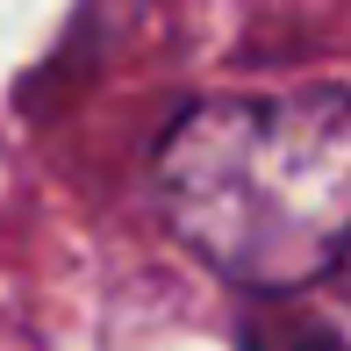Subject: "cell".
<instances>
[{
    "label": "cell",
    "mask_w": 351,
    "mask_h": 351,
    "mask_svg": "<svg viewBox=\"0 0 351 351\" xmlns=\"http://www.w3.org/2000/svg\"><path fill=\"white\" fill-rule=\"evenodd\" d=\"M337 273H344V280H351V258H344V265H337Z\"/></svg>",
    "instance_id": "3957f363"
},
{
    "label": "cell",
    "mask_w": 351,
    "mask_h": 351,
    "mask_svg": "<svg viewBox=\"0 0 351 351\" xmlns=\"http://www.w3.org/2000/svg\"><path fill=\"white\" fill-rule=\"evenodd\" d=\"M237 344L244 351H351V337L301 294H251Z\"/></svg>",
    "instance_id": "7a4b0ae2"
},
{
    "label": "cell",
    "mask_w": 351,
    "mask_h": 351,
    "mask_svg": "<svg viewBox=\"0 0 351 351\" xmlns=\"http://www.w3.org/2000/svg\"><path fill=\"white\" fill-rule=\"evenodd\" d=\"M165 230L244 294H301L351 258V93H208L158 136Z\"/></svg>",
    "instance_id": "6da1fadb"
}]
</instances>
